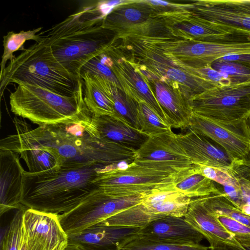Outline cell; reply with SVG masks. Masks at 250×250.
<instances>
[{
    "instance_id": "cell-1",
    "label": "cell",
    "mask_w": 250,
    "mask_h": 250,
    "mask_svg": "<svg viewBox=\"0 0 250 250\" xmlns=\"http://www.w3.org/2000/svg\"><path fill=\"white\" fill-rule=\"evenodd\" d=\"M16 133L47 149L58 159L60 167L132 162L136 149L91 135L82 124L39 126L33 129L15 117Z\"/></svg>"
},
{
    "instance_id": "cell-2",
    "label": "cell",
    "mask_w": 250,
    "mask_h": 250,
    "mask_svg": "<svg viewBox=\"0 0 250 250\" xmlns=\"http://www.w3.org/2000/svg\"><path fill=\"white\" fill-rule=\"evenodd\" d=\"M104 18L97 5L85 7L42 32L56 59L80 79L83 67L116 40V33L103 27Z\"/></svg>"
},
{
    "instance_id": "cell-3",
    "label": "cell",
    "mask_w": 250,
    "mask_h": 250,
    "mask_svg": "<svg viewBox=\"0 0 250 250\" xmlns=\"http://www.w3.org/2000/svg\"><path fill=\"white\" fill-rule=\"evenodd\" d=\"M104 166L61 167L36 173L24 170L21 203L42 212H67L99 188L95 180Z\"/></svg>"
},
{
    "instance_id": "cell-4",
    "label": "cell",
    "mask_w": 250,
    "mask_h": 250,
    "mask_svg": "<svg viewBox=\"0 0 250 250\" xmlns=\"http://www.w3.org/2000/svg\"><path fill=\"white\" fill-rule=\"evenodd\" d=\"M0 96L11 83L42 87L57 94L72 96L83 85L56 59L42 39L15 56L0 74Z\"/></svg>"
},
{
    "instance_id": "cell-5",
    "label": "cell",
    "mask_w": 250,
    "mask_h": 250,
    "mask_svg": "<svg viewBox=\"0 0 250 250\" xmlns=\"http://www.w3.org/2000/svg\"><path fill=\"white\" fill-rule=\"evenodd\" d=\"M10 110L39 126L82 124L87 127L92 114L83 100V85L72 96L61 95L46 89L18 84L9 96Z\"/></svg>"
},
{
    "instance_id": "cell-6",
    "label": "cell",
    "mask_w": 250,
    "mask_h": 250,
    "mask_svg": "<svg viewBox=\"0 0 250 250\" xmlns=\"http://www.w3.org/2000/svg\"><path fill=\"white\" fill-rule=\"evenodd\" d=\"M189 101L193 113L240 127L250 116V81L215 86L192 96Z\"/></svg>"
},
{
    "instance_id": "cell-7",
    "label": "cell",
    "mask_w": 250,
    "mask_h": 250,
    "mask_svg": "<svg viewBox=\"0 0 250 250\" xmlns=\"http://www.w3.org/2000/svg\"><path fill=\"white\" fill-rule=\"evenodd\" d=\"M173 173L142 166L134 161L122 162L101 167L95 183L112 196L146 195L162 187Z\"/></svg>"
},
{
    "instance_id": "cell-8",
    "label": "cell",
    "mask_w": 250,
    "mask_h": 250,
    "mask_svg": "<svg viewBox=\"0 0 250 250\" xmlns=\"http://www.w3.org/2000/svg\"><path fill=\"white\" fill-rule=\"evenodd\" d=\"M147 195L115 197L98 188L70 211L59 214V219L68 235L77 234L140 203Z\"/></svg>"
},
{
    "instance_id": "cell-9",
    "label": "cell",
    "mask_w": 250,
    "mask_h": 250,
    "mask_svg": "<svg viewBox=\"0 0 250 250\" xmlns=\"http://www.w3.org/2000/svg\"><path fill=\"white\" fill-rule=\"evenodd\" d=\"M162 17L164 26L174 36L209 42L250 40L249 31L200 19L185 7L165 12Z\"/></svg>"
},
{
    "instance_id": "cell-10",
    "label": "cell",
    "mask_w": 250,
    "mask_h": 250,
    "mask_svg": "<svg viewBox=\"0 0 250 250\" xmlns=\"http://www.w3.org/2000/svg\"><path fill=\"white\" fill-rule=\"evenodd\" d=\"M135 65L146 78L171 128H189L193 111L189 99L181 91L179 85L160 77L142 64L136 63Z\"/></svg>"
},
{
    "instance_id": "cell-11",
    "label": "cell",
    "mask_w": 250,
    "mask_h": 250,
    "mask_svg": "<svg viewBox=\"0 0 250 250\" xmlns=\"http://www.w3.org/2000/svg\"><path fill=\"white\" fill-rule=\"evenodd\" d=\"M133 161L142 166L172 172L193 166L172 130L148 137L136 149Z\"/></svg>"
},
{
    "instance_id": "cell-12",
    "label": "cell",
    "mask_w": 250,
    "mask_h": 250,
    "mask_svg": "<svg viewBox=\"0 0 250 250\" xmlns=\"http://www.w3.org/2000/svg\"><path fill=\"white\" fill-rule=\"evenodd\" d=\"M22 227L27 250H65L67 246L68 235L58 214L26 208Z\"/></svg>"
},
{
    "instance_id": "cell-13",
    "label": "cell",
    "mask_w": 250,
    "mask_h": 250,
    "mask_svg": "<svg viewBox=\"0 0 250 250\" xmlns=\"http://www.w3.org/2000/svg\"><path fill=\"white\" fill-rule=\"evenodd\" d=\"M189 128L218 144L234 160L244 159L250 150L246 121L235 127L193 113Z\"/></svg>"
},
{
    "instance_id": "cell-14",
    "label": "cell",
    "mask_w": 250,
    "mask_h": 250,
    "mask_svg": "<svg viewBox=\"0 0 250 250\" xmlns=\"http://www.w3.org/2000/svg\"><path fill=\"white\" fill-rule=\"evenodd\" d=\"M105 53L113 61V65L111 69L124 91L137 103H146L167 122L163 111L155 98L146 78L136 68L133 61L131 59L120 56L113 45Z\"/></svg>"
},
{
    "instance_id": "cell-15",
    "label": "cell",
    "mask_w": 250,
    "mask_h": 250,
    "mask_svg": "<svg viewBox=\"0 0 250 250\" xmlns=\"http://www.w3.org/2000/svg\"><path fill=\"white\" fill-rule=\"evenodd\" d=\"M194 16L250 31V0H200L189 4Z\"/></svg>"
},
{
    "instance_id": "cell-16",
    "label": "cell",
    "mask_w": 250,
    "mask_h": 250,
    "mask_svg": "<svg viewBox=\"0 0 250 250\" xmlns=\"http://www.w3.org/2000/svg\"><path fill=\"white\" fill-rule=\"evenodd\" d=\"M160 12V9L147 0H128L104 17L102 26L117 37L134 34L152 22Z\"/></svg>"
},
{
    "instance_id": "cell-17",
    "label": "cell",
    "mask_w": 250,
    "mask_h": 250,
    "mask_svg": "<svg viewBox=\"0 0 250 250\" xmlns=\"http://www.w3.org/2000/svg\"><path fill=\"white\" fill-rule=\"evenodd\" d=\"M176 137L193 165L228 168L234 160L218 144L190 128Z\"/></svg>"
},
{
    "instance_id": "cell-18",
    "label": "cell",
    "mask_w": 250,
    "mask_h": 250,
    "mask_svg": "<svg viewBox=\"0 0 250 250\" xmlns=\"http://www.w3.org/2000/svg\"><path fill=\"white\" fill-rule=\"evenodd\" d=\"M24 171L19 154L10 150H0L1 215L22 206L21 202Z\"/></svg>"
},
{
    "instance_id": "cell-19",
    "label": "cell",
    "mask_w": 250,
    "mask_h": 250,
    "mask_svg": "<svg viewBox=\"0 0 250 250\" xmlns=\"http://www.w3.org/2000/svg\"><path fill=\"white\" fill-rule=\"evenodd\" d=\"M140 228L113 226H93L68 235V245L80 250H118L121 242L137 233Z\"/></svg>"
},
{
    "instance_id": "cell-20",
    "label": "cell",
    "mask_w": 250,
    "mask_h": 250,
    "mask_svg": "<svg viewBox=\"0 0 250 250\" xmlns=\"http://www.w3.org/2000/svg\"><path fill=\"white\" fill-rule=\"evenodd\" d=\"M184 219L204 236L209 245L222 243L235 247L240 246L234 236L207 207L202 197L192 198Z\"/></svg>"
},
{
    "instance_id": "cell-21",
    "label": "cell",
    "mask_w": 250,
    "mask_h": 250,
    "mask_svg": "<svg viewBox=\"0 0 250 250\" xmlns=\"http://www.w3.org/2000/svg\"><path fill=\"white\" fill-rule=\"evenodd\" d=\"M0 150H10L20 155L28 171L32 173L61 167L58 159L47 149L17 133L1 139Z\"/></svg>"
},
{
    "instance_id": "cell-22",
    "label": "cell",
    "mask_w": 250,
    "mask_h": 250,
    "mask_svg": "<svg viewBox=\"0 0 250 250\" xmlns=\"http://www.w3.org/2000/svg\"><path fill=\"white\" fill-rule=\"evenodd\" d=\"M138 234L151 238L180 243L200 244L204 236L193 228L184 219L167 216L153 221Z\"/></svg>"
},
{
    "instance_id": "cell-23",
    "label": "cell",
    "mask_w": 250,
    "mask_h": 250,
    "mask_svg": "<svg viewBox=\"0 0 250 250\" xmlns=\"http://www.w3.org/2000/svg\"><path fill=\"white\" fill-rule=\"evenodd\" d=\"M92 135L137 149L148 137L118 119L92 115L86 129Z\"/></svg>"
},
{
    "instance_id": "cell-24",
    "label": "cell",
    "mask_w": 250,
    "mask_h": 250,
    "mask_svg": "<svg viewBox=\"0 0 250 250\" xmlns=\"http://www.w3.org/2000/svg\"><path fill=\"white\" fill-rule=\"evenodd\" d=\"M161 187L176 190L191 198L223 193L214 182L204 176L195 165L174 172Z\"/></svg>"
},
{
    "instance_id": "cell-25",
    "label": "cell",
    "mask_w": 250,
    "mask_h": 250,
    "mask_svg": "<svg viewBox=\"0 0 250 250\" xmlns=\"http://www.w3.org/2000/svg\"><path fill=\"white\" fill-rule=\"evenodd\" d=\"M90 75L111 99L115 111L114 117L140 131L138 103L120 87L110 81L101 77Z\"/></svg>"
},
{
    "instance_id": "cell-26",
    "label": "cell",
    "mask_w": 250,
    "mask_h": 250,
    "mask_svg": "<svg viewBox=\"0 0 250 250\" xmlns=\"http://www.w3.org/2000/svg\"><path fill=\"white\" fill-rule=\"evenodd\" d=\"M80 77L83 83V100L92 115L114 117V104L110 97L89 74L81 73Z\"/></svg>"
},
{
    "instance_id": "cell-27",
    "label": "cell",
    "mask_w": 250,
    "mask_h": 250,
    "mask_svg": "<svg viewBox=\"0 0 250 250\" xmlns=\"http://www.w3.org/2000/svg\"><path fill=\"white\" fill-rule=\"evenodd\" d=\"M200 244L180 243L141 236L138 232L119 244L118 250H209Z\"/></svg>"
},
{
    "instance_id": "cell-28",
    "label": "cell",
    "mask_w": 250,
    "mask_h": 250,
    "mask_svg": "<svg viewBox=\"0 0 250 250\" xmlns=\"http://www.w3.org/2000/svg\"><path fill=\"white\" fill-rule=\"evenodd\" d=\"M42 29V27H39L27 31L22 30L19 33L9 31L3 37V52L0 62V73L6 67L7 61H10L15 57L13 55L14 52L25 49L23 44L26 41L34 40L36 42L42 41V33H38Z\"/></svg>"
},
{
    "instance_id": "cell-29",
    "label": "cell",
    "mask_w": 250,
    "mask_h": 250,
    "mask_svg": "<svg viewBox=\"0 0 250 250\" xmlns=\"http://www.w3.org/2000/svg\"><path fill=\"white\" fill-rule=\"evenodd\" d=\"M202 198L207 207L215 215L227 216L250 227V215L235 206L223 192Z\"/></svg>"
},
{
    "instance_id": "cell-30",
    "label": "cell",
    "mask_w": 250,
    "mask_h": 250,
    "mask_svg": "<svg viewBox=\"0 0 250 250\" xmlns=\"http://www.w3.org/2000/svg\"><path fill=\"white\" fill-rule=\"evenodd\" d=\"M138 104L141 133L148 137L171 131L170 125L147 104L144 102H139Z\"/></svg>"
},
{
    "instance_id": "cell-31",
    "label": "cell",
    "mask_w": 250,
    "mask_h": 250,
    "mask_svg": "<svg viewBox=\"0 0 250 250\" xmlns=\"http://www.w3.org/2000/svg\"><path fill=\"white\" fill-rule=\"evenodd\" d=\"M235 178L238 183V188L234 189L225 187L223 191L235 206L250 215V167H247L242 174L236 175Z\"/></svg>"
},
{
    "instance_id": "cell-32",
    "label": "cell",
    "mask_w": 250,
    "mask_h": 250,
    "mask_svg": "<svg viewBox=\"0 0 250 250\" xmlns=\"http://www.w3.org/2000/svg\"><path fill=\"white\" fill-rule=\"evenodd\" d=\"M210 66L228 77L231 84L250 81V67L234 62L218 59Z\"/></svg>"
},
{
    "instance_id": "cell-33",
    "label": "cell",
    "mask_w": 250,
    "mask_h": 250,
    "mask_svg": "<svg viewBox=\"0 0 250 250\" xmlns=\"http://www.w3.org/2000/svg\"><path fill=\"white\" fill-rule=\"evenodd\" d=\"M23 205L13 216L1 240V250H18L22 229L25 209Z\"/></svg>"
},
{
    "instance_id": "cell-34",
    "label": "cell",
    "mask_w": 250,
    "mask_h": 250,
    "mask_svg": "<svg viewBox=\"0 0 250 250\" xmlns=\"http://www.w3.org/2000/svg\"><path fill=\"white\" fill-rule=\"evenodd\" d=\"M84 72L103 77L122 88L118 80L112 69L103 63L98 56L92 59L83 67L81 73Z\"/></svg>"
},
{
    "instance_id": "cell-35",
    "label": "cell",
    "mask_w": 250,
    "mask_h": 250,
    "mask_svg": "<svg viewBox=\"0 0 250 250\" xmlns=\"http://www.w3.org/2000/svg\"><path fill=\"white\" fill-rule=\"evenodd\" d=\"M185 67L217 86H227L231 84V81L228 77L213 69L210 66L201 68Z\"/></svg>"
},
{
    "instance_id": "cell-36",
    "label": "cell",
    "mask_w": 250,
    "mask_h": 250,
    "mask_svg": "<svg viewBox=\"0 0 250 250\" xmlns=\"http://www.w3.org/2000/svg\"><path fill=\"white\" fill-rule=\"evenodd\" d=\"M215 215L221 224L228 231L232 233L235 238L250 236V227L249 226L227 216Z\"/></svg>"
},
{
    "instance_id": "cell-37",
    "label": "cell",
    "mask_w": 250,
    "mask_h": 250,
    "mask_svg": "<svg viewBox=\"0 0 250 250\" xmlns=\"http://www.w3.org/2000/svg\"><path fill=\"white\" fill-rule=\"evenodd\" d=\"M219 59L226 61H231L238 62L250 67V55H230L224 57Z\"/></svg>"
},
{
    "instance_id": "cell-38",
    "label": "cell",
    "mask_w": 250,
    "mask_h": 250,
    "mask_svg": "<svg viewBox=\"0 0 250 250\" xmlns=\"http://www.w3.org/2000/svg\"><path fill=\"white\" fill-rule=\"evenodd\" d=\"M235 239L240 246L239 247L233 246L235 250H250V236Z\"/></svg>"
},
{
    "instance_id": "cell-39",
    "label": "cell",
    "mask_w": 250,
    "mask_h": 250,
    "mask_svg": "<svg viewBox=\"0 0 250 250\" xmlns=\"http://www.w3.org/2000/svg\"><path fill=\"white\" fill-rule=\"evenodd\" d=\"M209 248L210 250H235L232 246L222 243H212Z\"/></svg>"
},
{
    "instance_id": "cell-40",
    "label": "cell",
    "mask_w": 250,
    "mask_h": 250,
    "mask_svg": "<svg viewBox=\"0 0 250 250\" xmlns=\"http://www.w3.org/2000/svg\"><path fill=\"white\" fill-rule=\"evenodd\" d=\"M18 250H27L26 238L23 227L21 231V240Z\"/></svg>"
},
{
    "instance_id": "cell-41",
    "label": "cell",
    "mask_w": 250,
    "mask_h": 250,
    "mask_svg": "<svg viewBox=\"0 0 250 250\" xmlns=\"http://www.w3.org/2000/svg\"><path fill=\"white\" fill-rule=\"evenodd\" d=\"M246 124L249 136L250 138V116L246 120Z\"/></svg>"
},
{
    "instance_id": "cell-42",
    "label": "cell",
    "mask_w": 250,
    "mask_h": 250,
    "mask_svg": "<svg viewBox=\"0 0 250 250\" xmlns=\"http://www.w3.org/2000/svg\"><path fill=\"white\" fill-rule=\"evenodd\" d=\"M65 250H79L78 248H77L76 247H75L74 246H71L70 245H67V246L66 248V249H65Z\"/></svg>"
},
{
    "instance_id": "cell-43",
    "label": "cell",
    "mask_w": 250,
    "mask_h": 250,
    "mask_svg": "<svg viewBox=\"0 0 250 250\" xmlns=\"http://www.w3.org/2000/svg\"><path fill=\"white\" fill-rule=\"evenodd\" d=\"M248 164L250 167V150L249 152V153L246 156V157L245 158Z\"/></svg>"
},
{
    "instance_id": "cell-44",
    "label": "cell",
    "mask_w": 250,
    "mask_h": 250,
    "mask_svg": "<svg viewBox=\"0 0 250 250\" xmlns=\"http://www.w3.org/2000/svg\"><path fill=\"white\" fill-rule=\"evenodd\" d=\"M232 247H233V246H232ZM234 250H235V249H234Z\"/></svg>"
},
{
    "instance_id": "cell-45",
    "label": "cell",
    "mask_w": 250,
    "mask_h": 250,
    "mask_svg": "<svg viewBox=\"0 0 250 250\" xmlns=\"http://www.w3.org/2000/svg\"><path fill=\"white\" fill-rule=\"evenodd\" d=\"M209 250H210V249Z\"/></svg>"
}]
</instances>
